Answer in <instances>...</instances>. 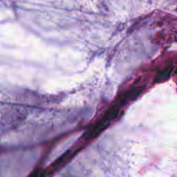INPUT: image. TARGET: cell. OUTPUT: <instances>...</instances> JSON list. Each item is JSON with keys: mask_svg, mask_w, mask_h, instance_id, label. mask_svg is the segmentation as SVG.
<instances>
[{"mask_svg": "<svg viewBox=\"0 0 177 177\" xmlns=\"http://www.w3.org/2000/svg\"><path fill=\"white\" fill-rule=\"evenodd\" d=\"M145 88V85H137V86L132 87L127 91H125V92L121 93V96H119L118 98H117L115 103L119 107L125 105L129 101L136 99L141 94L143 93Z\"/></svg>", "mask_w": 177, "mask_h": 177, "instance_id": "6da1fadb", "label": "cell"}, {"mask_svg": "<svg viewBox=\"0 0 177 177\" xmlns=\"http://www.w3.org/2000/svg\"><path fill=\"white\" fill-rule=\"evenodd\" d=\"M172 71L173 66L172 65L166 66L165 68L160 70L156 74V77L154 78V82L156 83H160L167 80L170 77V75H171Z\"/></svg>", "mask_w": 177, "mask_h": 177, "instance_id": "7a4b0ae2", "label": "cell"}, {"mask_svg": "<svg viewBox=\"0 0 177 177\" xmlns=\"http://www.w3.org/2000/svg\"><path fill=\"white\" fill-rule=\"evenodd\" d=\"M176 74H177V70H176Z\"/></svg>", "mask_w": 177, "mask_h": 177, "instance_id": "3957f363", "label": "cell"}]
</instances>
